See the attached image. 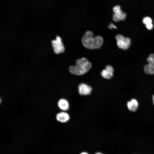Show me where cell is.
<instances>
[{"mask_svg": "<svg viewBox=\"0 0 154 154\" xmlns=\"http://www.w3.org/2000/svg\"><path fill=\"white\" fill-rule=\"evenodd\" d=\"M104 40L101 36L94 37L93 32L90 31H86L82 38V42L85 48L91 49L100 48L103 43Z\"/></svg>", "mask_w": 154, "mask_h": 154, "instance_id": "6da1fadb", "label": "cell"}, {"mask_svg": "<svg viewBox=\"0 0 154 154\" xmlns=\"http://www.w3.org/2000/svg\"><path fill=\"white\" fill-rule=\"evenodd\" d=\"M92 67V63L85 58L78 59L75 66L69 68L70 72L73 74L82 75L86 73Z\"/></svg>", "mask_w": 154, "mask_h": 154, "instance_id": "7a4b0ae2", "label": "cell"}, {"mask_svg": "<svg viewBox=\"0 0 154 154\" xmlns=\"http://www.w3.org/2000/svg\"><path fill=\"white\" fill-rule=\"evenodd\" d=\"M115 37L117 45L119 48L126 50L129 48L131 43L129 38L125 37L120 34L117 35Z\"/></svg>", "mask_w": 154, "mask_h": 154, "instance_id": "3957f363", "label": "cell"}, {"mask_svg": "<svg viewBox=\"0 0 154 154\" xmlns=\"http://www.w3.org/2000/svg\"><path fill=\"white\" fill-rule=\"evenodd\" d=\"M51 42L55 54H59L64 51L65 48L60 37L57 36L56 39L52 40Z\"/></svg>", "mask_w": 154, "mask_h": 154, "instance_id": "277c9868", "label": "cell"}, {"mask_svg": "<svg viewBox=\"0 0 154 154\" xmlns=\"http://www.w3.org/2000/svg\"><path fill=\"white\" fill-rule=\"evenodd\" d=\"M148 64L144 66V72L149 74H154V54H151L147 59Z\"/></svg>", "mask_w": 154, "mask_h": 154, "instance_id": "5b68a950", "label": "cell"}, {"mask_svg": "<svg viewBox=\"0 0 154 154\" xmlns=\"http://www.w3.org/2000/svg\"><path fill=\"white\" fill-rule=\"evenodd\" d=\"M78 91L79 94L81 95L88 96L90 95L91 93L92 88L88 84L82 83L78 85Z\"/></svg>", "mask_w": 154, "mask_h": 154, "instance_id": "8992f818", "label": "cell"}, {"mask_svg": "<svg viewBox=\"0 0 154 154\" xmlns=\"http://www.w3.org/2000/svg\"><path fill=\"white\" fill-rule=\"evenodd\" d=\"M56 120L61 123H65L68 122L70 118L69 114L66 111H62L58 113L56 115Z\"/></svg>", "mask_w": 154, "mask_h": 154, "instance_id": "52a82bcc", "label": "cell"}, {"mask_svg": "<svg viewBox=\"0 0 154 154\" xmlns=\"http://www.w3.org/2000/svg\"><path fill=\"white\" fill-rule=\"evenodd\" d=\"M114 71L113 67L110 65H108L106 66L105 69L102 71L101 74L103 78L110 79L113 76Z\"/></svg>", "mask_w": 154, "mask_h": 154, "instance_id": "ba28073f", "label": "cell"}, {"mask_svg": "<svg viewBox=\"0 0 154 154\" xmlns=\"http://www.w3.org/2000/svg\"><path fill=\"white\" fill-rule=\"evenodd\" d=\"M57 105L58 108L63 111L66 112L70 108L69 102L66 99L64 98H60L58 100Z\"/></svg>", "mask_w": 154, "mask_h": 154, "instance_id": "9c48e42d", "label": "cell"}, {"mask_svg": "<svg viewBox=\"0 0 154 154\" xmlns=\"http://www.w3.org/2000/svg\"><path fill=\"white\" fill-rule=\"evenodd\" d=\"M126 13L123 12L121 9L114 13L113 16V19L115 22H118L120 21H123L126 18Z\"/></svg>", "mask_w": 154, "mask_h": 154, "instance_id": "30bf717a", "label": "cell"}, {"mask_svg": "<svg viewBox=\"0 0 154 154\" xmlns=\"http://www.w3.org/2000/svg\"><path fill=\"white\" fill-rule=\"evenodd\" d=\"M127 105L128 109L131 111L135 112L138 107V103L135 99H132L127 102Z\"/></svg>", "mask_w": 154, "mask_h": 154, "instance_id": "8fae6325", "label": "cell"}, {"mask_svg": "<svg viewBox=\"0 0 154 154\" xmlns=\"http://www.w3.org/2000/svg\"><path fill=\"white\" fill-rule=\"evenodd\" d=\"M143 22L145 24L146 28L149 30H151L153 28L151 19L148 17H145L143 19Z\"/></svg>", "mask_w": 154, "mask_h": 154, "instance_id": "7c38bea8", "label": "cell"}, {"mask_svg": "<svg viewBox=\"0 0 154 154\" xmlns=\"http://www.w3.org/2000/svg\"><path fill=\"white\" fill-rule=\"evenodd\" d=\"M108 27L110 29H116L117 27L112 23H111L108 26Z\"/></svg>", "mask_w": 154, "mask_h": 154, "instance_id": "4fadbf2b", "label": "cell"}, {"mask_svg": "<svg viewBox=\"0 0 154 154\" xmlns=\"http://www.w3.org/2000/svg\"><path fill=\"white\" fill-rule=\"evenodd\" d=\"M152 99H153V104L154 105V94L152 96Z\"/></svg>", "mask_w": 154, "mask_h": 154, "instance_id": "5bb4252c", "label": "cell"}, {"mask_svg": "<svg viewBox=\"0 0 154 154\" xmlns=\"http://www.w3.org/2000/svg\"><path fill=\"white\" fill-rule=\"evenodd\" d=\"M80 154H88V153L86 152H83L81 153Z\"/></svg>", "mask_w": 154, "mask_h": 154, "instance_id": "9a60e30c", "label": "cell"}, {"mask_svg": "<svg viewBox=\"0 0 154 154\" xmlns=\"http://www.w3.org/2000/svg\"><path fill=\"white\" fill-rule=\"evenodd\" d=\"M95 154H103L101 153L98 152H97Z\"/></svg>", "mask_w": 154, "mask_h": 154, "instance_id": "2e32d148", "label": "cell"}, {"mask_svg": "<svg viewBox=\"0 0 154 154\" xmlns=\"http://www.w3.org/2000/svg\"><path fill=\"white\" fill-rule=\"evenodd\" d=\"M1 100L0 98V103H1Z\"/></svg>", "mask_w": 154, "mask_h": 154, "instance_id": "e0dca14e", "label": "cell"}]
</instances>
